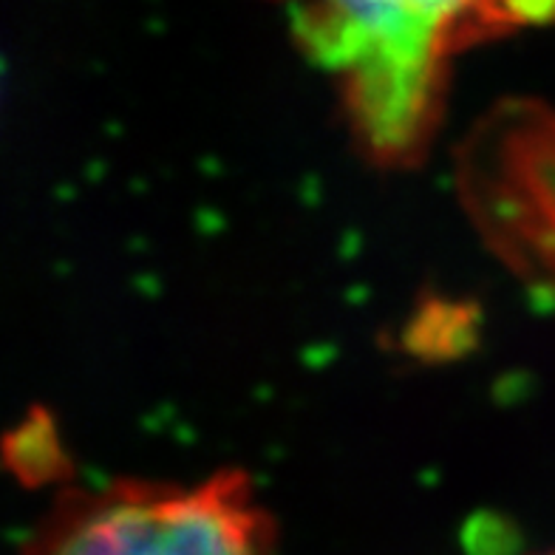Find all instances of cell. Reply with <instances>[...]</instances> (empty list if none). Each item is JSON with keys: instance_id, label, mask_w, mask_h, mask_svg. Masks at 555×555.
Listing matches in <instances>:
<instances>
[{"instance_id": "6da1fadb", "label": "cell", "mask_w": 555, "mask_h": 555, "mask_svg": "<svg viewBox=\"0 0 555 555\" xmlns=\"http://www.w3.org/2000/svg\"><path fill=\"white\" fill-rule=\"evenodd\" d=\"M295 40L335 77L346 122L383 168L423 159L448 72L470 46L555 17V0H281Z\"/></svg>"}, {"instance_id": "7a4b0ae2", "label": "cell", "mask_w": 555, "mask_h": 555, "mask_svg": "<svg viewBox=\"0 0 555 555\" xmlns=\"http://www.w3.org/2000/svg\"><path fill=\"white\" fill-rule=\"evenodd\" d=\"M21 555H275V521L244 470L117 479L63 490Z\"/></svg>"}, {"instance_id": "3957f363", "label": "cell", "mask_w": 555, "mask_h": 555, "mask_svg": "<svg viewBox=\"0 0 555 555\" xmlns=\"http://www.w3.org/2000/svg\"><path fill=\"white\" fill-rule=\"evenodd\" d=\"M465 193L496 253L555 309V114L496 111L470 139Z\"/></svg>"}, {"instance_id": "277c9868", "label": "cell", "mask_w": 555, "mask_h": 555, "mask_svg": "<svg viewBox=\"0 0 555 555\" xmlns=\"http://www.w3.org/2000/svg\"><path fill=\"white\" fill-rule=\"evenodd\" d=\"M544 555H555V553H544Z\"/></svg>"}]
</instances>
